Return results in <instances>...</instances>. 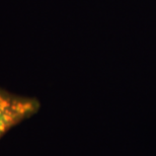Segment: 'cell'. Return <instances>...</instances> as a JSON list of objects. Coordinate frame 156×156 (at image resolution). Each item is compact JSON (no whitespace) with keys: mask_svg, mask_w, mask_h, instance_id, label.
Listing matches in <instances>:
<instances>
[{"mask_svg":"<svg viewBox=\"0 0 156 156\" xmlns=\"http://www.w3.org/2000/svg\"><path fill=\"white\" fill-rule=\"evenodd\" d=\"M40 101L35 98L18 95L0 87V139L39 112Z\"/></svg>","mask_w":156,"mask_h":156,"instance_id":"6da1fadb","label":"cell"}]
</instances>
